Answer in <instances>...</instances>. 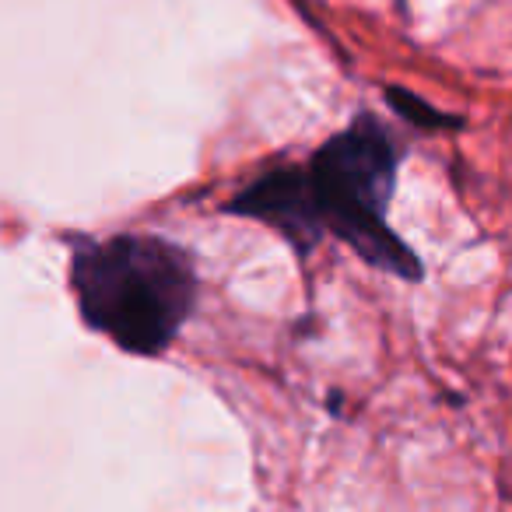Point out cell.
Returning <instances> with one entry per match:
<instances>
[{
    "mask_svg": "<svg viewBox=\"0 0 512 512\" xmlns=\"http://www.w3.org/2000/svg\"><path fill=\"white\" fill-rule=\"evenodd\" d=\"M193 288L190 260L151 235H116L74 260L85 323L134 355H155L176 337L193 306Z\"/></svg>",
    "mask_w": 512,
    "mask_h": 512,
    "instance_id": "6da1fadb",
    "label": "cell"
},
{
    "mask_svg": "<svg viewBox=\"0 0 512 512\" xmlns=\"http://www.w3.org/2000/svg\"><path fill=\"white\" fill-rule=\"evenodd\" d=\"M397 151L386 130L376 120H358L351 130L337 134L302 172V197H306L309 235L330 228L376 267L418 278L421 267L411 249L400 246L397 235L386 228V200L393 190Z\"/></svg>",
    "mask_w": 512,
    "mask_h": 512,
    "instance_id": "7a4b0ae2",
    "label": "cell"
},
{
    "mask_svg": "<svg viewBox=\"0 0 512 512\" xmlns=\"http://www.w3.org/2000/svg\"><path fill=\"white\" fill-rule=\"evenodd\" d=\"M390 102L400 109V113L407 116V120H414V123H421V127H442V123H449V116H439L432 106H425V102H418L411 92H400V88H390Z\"/></svg>",
    "mask_w": 512,
    "mask_h": 512,
    "instance_id": "3957f363",
    "label": "cell"
}]
</instances>
